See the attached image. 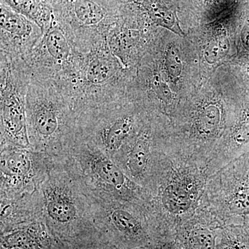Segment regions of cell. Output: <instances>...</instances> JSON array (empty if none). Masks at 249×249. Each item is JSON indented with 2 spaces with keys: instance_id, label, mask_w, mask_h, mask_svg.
<instances>
[{
  "instance_id": "cell-1",
  "label": "cell",
  "mask_w": 249,
  "mask_h": 249,
  "mask_svg": "<svg viewBox=\"0 0 249 249\" xmlns=\"http://www.w3.org/2000/svg\"><path fill=\"white\" fill-rule=\"evenodd\" d=\"M26 113L31 150L52 162L68 159L78 140V114L61 87L31 78Z\"/></svg>"
},
{
  "instance_id": "cell-2",
  "label": "cell",
  "mask_w": 249,
  "mask_h": 249,
  "mask_svg": "<svg viewBox=\"0 0 249 249\" xmlns=\"http://www.w3.org/2000/svg\"><path fill=\"white\" fill-rule=\"evenodd\" d=\"M42 222L59 231L95 225L91 196L68 159L51 163L38 189Z\"/></svg>"
},
{
  "instance_id": "cell-3",
  "label": "cell",
  "mask_w": 249,
  "mask_h": 249,
  "mask_svg": "<svg viewBox=\"0 0 249 249\" xmlns=\"http://www.w3.org/2000/svg\"><path fill=\"white\" fill-rule=\"evenodd\" d=\"M123 69L106 42L85 53L74 76L60 85L78 114L86 108L120 97Z\"/></svg>"
},
{
  "instance_id": "cell-4",
  "label": "cell",
  "mask_w": 249,
  "mask_h": 249,
  "mask_svg": "<svg viewBox=\"0 0 249 249\" xmlns=\"http://www.w3.org/2000/svg\"><path fill=\"white\" fill-rule=\"evenodd\" d=\"M54 18L83 53L106 43L121 19L110 0H51Z\"/></svg>"
},
{
  "instance_id": "cell-5",
  "label": "cell",
  "mask_w": 249,
  "mask_h": 249,
  "mask_svg": "<svg viewBox=\"0 0 249 249\" xmlns=\"http://www.w3.org/2000/svg\"><path fill=\"white\" fill-rule=\"evenodd\" d=\"M30 80L24 59L0 53L1 145L31 149L26 113Z\"/></svg>"
},
{
  "instance_id": "cell-6",
  "label": "cell",
  "mask_w": 249,
  "mask_h": 249,
  "mask_svg": "<svg viewBox=\"0 0 249 249\" xmlns=\"http://www.w3.org/2000/svg\"><path fill=\"white\" fill-rule=\"evenodd\" d=\"M78 139L114 162L122 155L137 124L135 115L123 110L120 97L78 112Z\"/></svg>"
},
{
  "instance_id": "cell-7",
  "label": "cell",
  "mask_w": 249,
  "mask_h": 249,
  "mask_svg": "<svg viewBox=\"0 0 249 249\" xmlns=\"http://www.w3.org/2000/svg\"><path fill=\"white\" fill-rule=\"evenodd\" d=\"M85 53L54 18L37 45L23 59L31 78L64 85L76 74Z\"/></svg>"
},
{
  "instance_id": "cell-8",
  "label": "cell",
  "mask_w": 249,
  "mask_h": 249,
  "mask_svg": "<svg viewBox=\"0 0 249 249\" xmlns=\"http://www.w3.org/2000/svg\"><path fill=\"white\" fill-rule=\"evenodd\" d=\"M80 178L93 193L127 200L135 186L114 160L78 139L68 158Z\"/></svg>"
},
{
  "instance_id": "cell-9",
  "label": "cell",
  "mask_w": 249,
  "mask_h": 249,
  "mask_svg": "<svg viewBox=\"0 0 249 249\" xmlns=\"http://www.w3.org/2000/svg\"><path fill=\"white\" fill-rule=\"evenodd\" d=\"M52 161L31 149L1 145V199L33 194L45 180Z\"/></svg>"
},
{
  "instance_id": "cell-10",
  "label": "cell",
  "mask_w": 249,
  "mask_h": 249,
  "mask_svg": "<svg viewBox=\"0 0 249 249\" xmlns=\"http://www.w3.org/2000/svg\"><path fill=\"white\" fill-rule=\"evenodd\" d=\"M0 8V53L24 58L43 36L42 29L2 1Z\"/></svg>"
},
{
  "instance_id": "cell-11",
  "label": "cell",
  "mask_w": 249,
  "mask_h": 249,
  "mask_svg": "<svg viewBox=\"0 0 249 249\" xmlns=\"http://www.w3.org/2000/svg\"><path fill=\"white\" fill-rule=\"evenodd\" d=\"M151 142L148 131L143 130L137 136L129 147L124 165L135 179H141L147 173L151 157Z\"/></svg>"
},
{
  "instance_id": "cell-12",
  "label": "cell",
  "mask_w": 249,
  "mask_h": 249,
  "mask_svg": "<svg viewBox=\"0 0 249 249\" xmlns=\"http://www.w3.org/2000/svg\"><path fill=\"white\" fill-rule=\"evenodd\" d=\"M16 12L36 22L45 32L54 19L51 0H0Z\"/></svg>"
},
{
  "instance_id": "cell-13",
  "label": "cell",
  "mask_w": 249,
  "mask_h": 249,
  "mask_svg": "<svg viewBox=\"0 0 249 249\" xmlns=\"http://www.w3.org/2000/svg\"><path fill=\"white\" fill-rule=\"evenodd\" d=\"M164 199L175 211H186L190 206L189 197L186 192L175 186H168L164 193Z\"/></svg>"
},
{
  "instance_id": "cell-14",
  "label": "cell",
  "mask_w": 249,
  "mask_h": 249,
  "mask_svg": "<svg viewBox=\"0 0 249 249\" xmlns=\"http://www.w3.org/2000/svg\"><path fill=\"white\" fill-rule=\"evenodd\" d=\"M229 49V42L226 37H220L210 42L205 52V58L209 63H213L224 58Z\"/></svg>"
},
{
  "instance_id": "cell-15",
  "label": "cell",
  "mask_w": 249,
  "mask_h": 249,
  "mask_svg": "<svg viewBox=\"0 0 249 249\" xmlns=\"http://www.w3.org/2000/svg\"><path fill=\"white\" fill-rule=\"evenodd\" d=\"M193 249H213L214 237L206 229H197L192 232L189 239Z\"/></svg>"
},
{
  "instance_id": "cell-16",
  "label": "cell",
  "mask_w": 249,
  "mask_h": 249,
  "mask_svg": "<svg viewBox=\"0 0 249 249\" xmlns=\"http://www.w3.org/2000/svg\"><path fill=\"white\" fill-rule=\"evenodd\" d=\"M232 212L238 214H245L249 212V186L240 190L232 198L230 203Z\"/></svg>"
},
{
  "instance_id": "cell-17",
  "label": "cell",
  "mask_w": 249,
  "mask_h": 249,
  "mask_svg": "<svg viewBox=\"0 0 249 249\" xmlns=\"http://www.w3.org/2000/svg\"><path fill=\"white\" fill-rule=\"evenodd\" d=\"M165 66L171 76H180L183 70L182 62L178 55V51L174 47H170L167 51L165 55Z\"/></svg>"
},
{
  "instance_id": "cell-18",
  "label": "cell",
  "mask_w": 249,
  "mask_h": 249,
  "mask_svg": "<svg viewBox=\"0 0 249 249\" xmlns=\"http://www.w3.org/2000/svg\"><path fill=\"white\" fill-rule=\"evenodd\" d=\"M149 82H150V88L159 98L165 101L170 99L171 92L168 87L162 80L160 75L154 74L150 78Z\"/></svg>"
},
{
  "instance_id": "cell-19",
  "label": "cell",
  "mask_w": 249,
  "mask_h": 249,
  "mask_svg": "<svg viewBox=\"0 0 249 249\" xmlns=\"http://www.w3.org/2000/svg\"><path fill=\"white\" fill-rule=\"evenodd\" d=\"M202 116L203 125L206 130L208 129L209 130L210 128H213L218 124L219 112L217 108L214 107L207 108Z\"/></svg>"
},
{
  "instance_id": "cell-20",
  "label": "cell",
  "mask_w": 249,
  "mask_h": 249,
  "mask_svg": "<svg viewBox=\"0 0 249 249\" xmlns=\"http://www.w3.org/2000/svg\"><path fill=\"white\" fill-rule=\"evenodd\" d=\"M236 142L240 144L249 142V116L246 118L235 134Z\"/></svg>"
},
{
  "instance_id": "cell-21",
  "label": "cell",
  "mask_w": 249,
  "mask_h": 249,
  "mask_svg": "<svg viewBox=\"0 0 249 249\" xmlns=\"http://www.w3.org/2000/svg\"><path fill=\"white\" fill-rule=\"evenodd\" d=\"M236 249L232 248V247H227V248H225V249Z\"/></svg>"
},
{
  "instance_id": "cell-22",
  "label": "cell",
  "mask_w": 249,
  "mask_h": 249,
  "mask_svg": "<svg viewBox=\"0 0 249 249\" xmlns=\"http://www.w3.org/2000/svg\"></svg>"
}]
</instances>
